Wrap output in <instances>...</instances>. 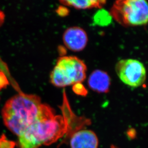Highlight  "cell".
Wrapping results in <instances>:
<instances>
[{
	"label": "cell",
	"mask_w": 148,
	"mask_h": 148,
	"mask_svg": "<svg viewBox=\"0 0 148 148\" xmlns=\"http://www.w3.org/2000/svg\"><path fill=\"white\" fill-rule=\"evenodd\" d=\"M4 19H5V15L4 13L2 11L0 10V27H1L3 23L4 22ZM0 62V63H1ZM0 69H1V67H0Z\"/></svg>",
	"instance_id": "obj_14"
},
{
	"label": "cell",
	"mask_w": 148,
	"mask_h": 148,
	"mask_svg": "<svg viewBox=\"0 0 148 148\" xmlns=\"http://www.w3.org/2000/svg\"><path fill=\"white\" fill-rule=\"evenodd\" d=\"M99 141L95 133L88 130H80L71 135V148H98Z\"/></svg>",
	"instance_id": "obj_7"
},
{
	"label": "cell",
	"mask_w": 148,
	"mask_h": 148,
	"mask_svg": "<svg viewBox=\"0 0 148 148\" xmlns=\"http://www.w3.org/2000/svg\"><path fill=\"white\" fill-rule=\"evenodd\" d=\"M68 9L64 7H62V8H60L59 7L58 9L57 10V12L58 14L60 16H66L68 14Z\"/></svg>",
	"instance_id": "obj_13"
},
{
	"label": "cell",
	"mask_w": 148,
	"mask_h": 148,
	"mask_svg": "<svg viewBox=\"0 0 148 148\" xmlns=\"http://www.w3.org/2000/svg\"><path fill=\"white\" fill-rule=\"evenodd\" d=\"M111 16L105 10L98 12L94 17V20L97 24L101 25H106L110 23Z\"/></svg>",
	"instance_id": "obj_10"
},
{
	"label": "cell",
	"mask_w": 148,
	"mask_h": 148,
	"mask_svg": "<svg viewBox=\"0 0 148 148\" xmlns=\"http://www.w3.org/2000/svg\"><path fill=\"white\" fill-rule=\"evenodd\" d=\"M53 71L62 87H65L84 81L87 67L75 56H64L59 58Z\"/></svg>",
	"instance_id": "obj_4"
},
{
	"label": "cell",
	"mask_w": 148,
	"mask_h": 148,
	"mask_svg": "<svg viewBox=\"0 0 148 148\" xmlns=\"http://www.w3.org/2000/svg\"><path fill=\"white\" fill-rule=\"evenodd\" d=\"M88 86L91 89L99 93H106L110 86V77L108 73L100 70H95L90 75Z\"/></svg>",
	"instance_id": "obj_8"
},
{
	"label": "cell",
	"mask_w": 148,
	"mask_h": 148,
	"mask_svg": "<svg viewBox=\"0 0 148 148\" xmlns=\"http://www.w3.org/2000/svg\"><path fill=\"white\" fill-rule=\"evenodd\" d=\"M73 90L77 95H86L87 91L81 83H78L73 85Z\"/></svg>",
	"instance_id": "obj_11"
},
{
	"label": "cell",
	"mask_w": 148,
	"mask_h": 148,
	"mask_svg": "<svg viewBox=\"0 0 148 148\" xmlns=\"http://www.w3.org/2000/svg\"><path fill=\"white\" fill-rule=\"evenodd\" d=\"M43 104L38 95L19 93L7 101L2 110L6 127L19 136L36 121Z\"/></svg>",
	"instance_id": "obj_2"
},
{
	"label": "cell",
	"mask_w": 148,
	"mask_h": 148,
	"mask_svg": "<svg viewBox=\"0 0 148 148\" xmlns=\"http://www.w3.org/2000/svg\"><path fill=\"white\" fill-rule=\"evenodd\" d=\"M63 42L68 49L73 51H80L86 46L88 36L84 30L78 27H71L65 31Z\"/></svg>",
	"instance_id": "obj_6"
},
{
	"label": "cell",
	"mask_w": 148,
	"mask_h": 148,
	"mask_svg": "<svg viewBox=\"0 0 148 148\" xmlns=\"http://www.w3.org/2000/svg\"><path fill=\"white\" fill-rule=\"evenodd\" d=\"M14 143L7 140L3 136L0 138V148H14Z\"/></svg>",
	"instance_id": "obj_12"
},
{
	"label": "cell",
	"mask_w": 148,
	"mask_h": 148,
	"mask_svg": "<svg viewBox=\"0 0 148 148\" xmlns=\"http://www.w3.org/2000/svg\"><path fill=\"white\" fill-rule=\"evenodd\" d=\"M68 133L63 116L55 115L53 109L43 104L38 119L19 137L20 148H38L57 141Z\"/></svg>",
	"instance_id": "obj_1"
},
{
	"label": "cell",
	"mask_w": 148,
	"mask_h": 148,
	"mask_svg": "<svg viewBox=\"0 0 148 148\" xmlns=\"http://www.w3.org/2000/svg\"><path fill=\"white\" fill-rule=\"evenodd\" d=\"M118 77L124 84L132 87H138L145 83L146 71L144 65L135 59L119 61L115 67Z\"/></svg>",
	"instance_id": "obj_5"
},
{
	"label": "cell",
	"mask_w": 148,
	"mask_h": 148,
	"mask_svg": "<svg viewBox=\"0 0 148 148\" xmlns=\"http://www.w3.org/2000/svg\"><path fill=\"white\" fill-rule=\"evenodd\" d=\"M60 3L64 5L71 6L78 9H87L93 8H102L106 1H60Z\"/></svg>",
	"instance_id": "obj_9"
},
{
	"label": "cell",
	"mask_w": 148,
	"mask_h": 148,
	"mask_svg": "<svg viewBox=\"0 0 148 148\" xmlns=\"http://www.w3.org/2000/svg\"><path fill=\"white\" fill-rule=\"evenodd\" d=\"M110 14L124 26L145 25L148 22V3L144 0L117 1L111 9Z\"/></svg>",
	"instance_id": "obj_3"
},
{
	"label": "cell",
	"mask_w": 148,
	"mask_h": 148,
	"mask_svg": "<svg viewBox=\"0 0 148 148\" xmlns=\"http://www.w3.org/2000/svg\"><path fill=\"white\" fill-rule=\"evenodd\" d=\"M111 148H117V147H116L115 146H112L111 147Z\"/></svg>",
	"instance_id": "obj_15"
}]
</instances>
